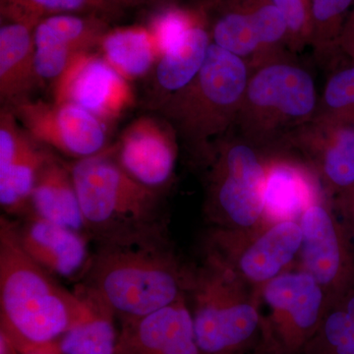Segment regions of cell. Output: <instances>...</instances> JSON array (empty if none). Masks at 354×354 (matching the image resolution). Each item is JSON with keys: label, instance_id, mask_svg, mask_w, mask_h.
Instances as JSON below:
<instances>
[{"label": "cell", "instance_id": "cell-1", "mask_svg": "<svg viewBox=\"0 0 354 354\" xmlns=\"http://www.w3.org/2000/svg\"><path fill=\"white\" fill-rule=\"evenodd\" d=\"M97 311L27 255L16 221L1 215L0 332L18 353L60 354L58 339Z\"/></svg>", "mask_w": 354, "mask_h": 354}, {"label": "cell", "instance_id": "cell-2", "mask_svg": "<svg viewBox=\"0 0 354 354\" xmlns=\"http://www.w3.org/2000/svg\"><path fill=\"white\" fill-rule=\"evenodd\" d=\"M192 274L193 266L177 257L169 239L101 243L76 281L75 292L122 322L187 297Z\"/></svg>", "mask_w": 354, "mask_h": 354}, {"label": "cell", "instance_id": "cell-3", "mask_svg": "<svg viewBox=\"0 0 354 354\" xmlns=\"http://www.w3.org/2000/svg\"><path fill=\"white\" fill-rule=\"evenodd\" d=\"M70 169L90 239L97 244L169 239L162 192L129 176L116 162L111 146L73 160Z\"/></svg>", "mask_w": 354, "mask_h": 354}, {"label": "cell", "instance_id": "cell-4", "mask_svg": "<svg viewBox=\"0 0 354 354\" xmlns=\"http://www.w3.org/2000/svg\"><path fill=\"white\" fill-rule=\"evenodd\" d=\"M249 75L245 60L212 43L196 77L156 111L200 167L214 144L234 129Z\"/></svg>", "mask_w": 354, "mask_h": 354}, {"label": "cell", "instance_id": "cell-5", "mask_svg": "<svg viewBox=\"0 0 354 354\" xmlns=\"http://www.w3.org/2000/svg\"><path fill=\"white\" fill-rule=\"evenodd\" d=\"M292 55L283 51L250 67L232 130L264 152L281 148L290 133L318 113L315 79Z\"/></svg>", "mask_w": 354, "mask_h": 354}, {"label": "cell", "instance_id": "cell-6", "mask_svg": "<svg viewBox=\"0 0 354 354\" xmlns=\"http://www.w3.org/2000/svg\"><path fill=\"white\" fill-rule=\"evenodd\" d=\"M187 299L202 354L239 353L264 330L259 291L211 254L193 266Z\"/></svg>", "mask_w": 354, "mask_h": 354}, {"label": "cell", "instance_id": "cell-7", "mask_svg": "<svg viewBox=\"0 0 354 354\" xmlns=\"http://www.w3.org/2000/svg\"><path fill=\"white\" fill-rule=\"evenodd\" d=\"M267 165L268 152L237 134L214 144L202 167L206 169L204 213L213 227L250 230L263 225Z\"/></svg>", "mask_w": 354, "mask_h": 354}, {"label": "cell", "instance_id": "cell-8", "mask_svg": "<svg viewBox=\"0 0 354 354\" xmlns=\"http://www.w3.org/2000/svg\"><path fill=\"white\" fill-rule=\"evenodd\" d=\"M302 232L295 221L263 223L250 230L213 227L204 252L227 265L256 290L297 265Z\"/></svg>", "mask_w": 354, "mask_h": 354}, {"label": "cell", "instance_id": "cell-9", "mask_svg": "<svg viewBox=\"0 0 354 354\" xmlns=\"http://www.w3.org/2000/svg\"><path fill=\"white\" fill-rule=\"evenodd\" d=\"M213 6L212 43L249 66L288 50V26L272 0H215Z\"/></svg>", "mask_w": 354, "mask_h": 354}, {"label": "cell", "instance_id": "cell-10", "mask_svg": "<svg viewBox=\"0 0 354 354\" xmlns=\"http://www.w3.org/2000/svg\"><path fill=\"white\" fill-rule=\"evenodd\" d=\"M266 323L286 354H302L315 335L329 297L313 277L295 267L260 290Z\"/></svg>", "mask_w": 354, "mask_h": 354}, {"label": "cell", "instance_id": "cell-11", "mask_svg": "<svg viewBox=\"0 0 354 354\" xmlns=\"http://www.w3.org/2000/svg\"><path fill=\"white\" fill-rule=\"evenodd\" d=\"M7 106L32 139L74 160L109 147L106 123L76 104L29 97Z\"/></svg>", "mask_w": 354, "mask_h": 354}, {"label": "cell", "instance_id": "cell-12", "mask_svg": "<svg viewBox=\"0 0 354 354\" xmlns=\"http://www.w3.org/2000/svg\"><path fill=\"white\" fill-rule=\"evenodd\" d=\"M302 241L295 267L320 283L329 298L354 278V242L332 198L315 203L298 221Z\"/></svg>", "mask_w": 354, "mask_h": 354}, {"label": "cell", "instance_id": "cell-13", "mask_svg": "<svg viewBox=\"0 0 354 354\" xmlns=\"http://www.w3.org/2000/svg\"><path fill=\"white\" fill-rule=\"evenodd\" d=\"M281 148L297 153L315 171L330 198L354 185V124L317 113L288 135Z\"/></svg>", "mask_w": 354, "mask_h": 354}, {"label": "cell", "instance_id": "cell-14", "mask_svg": "<svg viewBox=\"0 0 354 354\" xmlns=\"http://www.w3.org/2000/svg\"><path fill=\"white\" fill-rule=\"evenodd\" d=\"M53 102H70L94 114L106 125L135 104L129 81L102 55L88 51L72 60L53 84Z\"/></svg>", "mask_w": 354, "mask_h": 354}, {"label": "cell", "instance_id": "cell-15", "mask_svg": "<svg viewBox=\"0 0 354 354\" xmlns=\"http://www.w3.org/2000/svg\"><path fill=\"white\" fill-rule=\"evenodd\" d=\"M178 146L174 128L157 114L140 116L129 123L111 151L129 176L162 192L174 176Z\"/></svg>", "mask_w": 354, "mask_h": 354}, {"label": "cell", "instance_id": "cell-16", "mask_svg": "<svg viewBox=\"0 0 354 354\" xmlns=\"http://www.w3.org/2000/svg\"><path fill=\"white\" fill-rule=\"evenodd\" d=\"M55 155L30 136L9 106L0 111V205L7 216L31 212V197L39 171Z\"/></svg>", "mask_w": 354, "mask_h": 354}, {"label": "cell", "instance_id": "cell-17", "mask_svg": "<svg viewBox=\"0 0 354 354\" xmlns=\"http://www.w3.org/2000/svg\"><path fill=\"white\" fill-rule=\"evenodd\" d=\"M328 197L315 171L297 153L268 151L263 223L299 221L309 207Z\"/></svg>", "mask_w": 354, "mask_h": 354}, {"label": "cell", "instance_id": "cell-18", "mask_svg": "<svg viewBox=\"0 0 354 354\" xmlns=\"http://www.w3.org/2000/svg\"><path fill=\"white\" fill-rule=\"evenodd\" d=\"M115 354H202L187 297L122 321Z\"/></svg>", "mask_w": 354, "mask_h": 354}, {"label": "cell", "instance_id": "cell-19", "mask_svg": "<svg viewBox=\"0 0 354 354\" xmlns=\"http://www.w3.org/2000/svg\"><path fill=\"white\" fill-rule=\"evenodd\" d=\"M21 218L16 221L18 239L27 255L55 278L78 281L92 256L90 237L32 212Z\"/></svg>", "mask_w": 354, "mask_h": 354}, {"label": "cell", "instance_id": "cell-20", "mask_svg": "<svg viewBox=\"0 0 354 354\" xmlns=\"http://www.w3.org/2000/svg\"><path fill=\"white\" fill-rule=\"evenodd\" d=\"M104 34L94 24L70 14L41 21L34 29L35 65L41 85L55 82L79 55L100 46Z\"/></svg>", "mask_w": 354, "mask_h": 354}, {"label": "cell", "instance_id": "cell-21", "mask_svg": "<svg viewBox=\"0 0 354 354\" xmlns=\"http://www.w3.org/2000/svg\"><path fill=\"white\" fill-rule=\"evenodd\" d=\"M212 44L208 26H194L158 58L153 70L150 108L157 111L196 77Z\"/></svg>", "mask_w": 354, "mask_h": 354}, {"label": "cell", "instance_id": "cell-22", "mask_svg": "<svg viewBox=\"0 0 354 354\" xmlns=\"http://www.w3.org/2000/svg\"><path fill=\"white\" fill-rule=\"evenodd\" d=\"M41 85L35 65L32 25L13 22L0 28V100L2 106L31 97Z\"/></svg>", "mask_w": 354, "mask_h": 354}, {"label": "cell", "instance_id": "cell-23", "mask_svg": "<svg viewBox=\"0 0 354 354\" xmlns=\"http://www.w3.org/2000/svg\"><path fill=\"white\" fill-rule=\"evenodd\" d=\"M31 212L44 220L87 234L70 164L57 155L39 171L32 193Z\"/></svg>", "mask_w": 354, "mask_h": 354}, {"label": "cell", "instance_id": "cell-24", "mask_svg": "<svg viewBox=\"0 0 354 354\" xmlns=\"http://www.w3.org/2000/svg\"><path fill=\"white\" fill-rule=\"evenodd\" d=\"M100 48L102 57L129 82L150 74L158 59L152 35L142 28L109 32Z\"/></svg>", "mask_w": 354, "mask_h": 354}, {"label": "cell", "instance_id": "cell-25", "mask_svg": "<svg viewBox=\"0 0 354 354\" xmlns=\"http://www.w3.org/2000/svg\"><path fill=\"white\" fill-rule=\"evenodd\" d=\"M354 346V278L329 298L318 330L302 354H348Z\"/></svg>", "mask_w": 354, "mask_h": 354}, {"label": "cell", "instance_id": "cell-26", "mask_svg": "<svg viewBox=\"0 0 354 354\" xmlns=\"http://www.w3.org/2000/svg\"><path fill=\"white\" fill-rule=\"evenodd\" d=\"M353 3L354 0H311L309 46L319 60L332 62L341 55L342 30Z\"/></svg>", "mask_w": 354, "mask_h": 354}, {"label": "cell", "instance_id": "cell-27", "mask_svg": "<svg viewBox=\"0 0 354 354\" xmlns=\"http://www.w3.org/2000/svg\"><path fill=\"white\" fill-rule=\"evenodd\" d=\"M94 316L74 326L59 339L60 354H115L118 334L114 317L97 308Z\"/></svg>", "mask_w": 354, "mask_h": 354}, {"label": "cell", "instance_id": "cell-28", "mask_svg": "<svg viewBox=\"0 0 354 354\" xmlns=\"http://www.w3.org/2000/svg\"><path fill=\"white\" fill-rule=\"evenodd\" d=\"M319 113L341 118L354 124V62L337 67L330 73L320 95Z\"/></svg>", "mask_w": 354, "mask_h": 354}, {"label": "cell", "instance_id": "cell-29", "mask_svg": "<svg viewBox=\"0 0 354 354\" xmlns=\"http://www.w3.org/2000/svg\"><path fill=\"white\" fill-rule=\"evenodd\" d=\"M204 14L191 12L180 8H169L153 19L151 35L155 41L158 58L171 48L188 30L205 23Z\"/></svg>", "mask_w": 354, "mask_h": 354}, {"label": "cell", "instance_id": "cell-30", "mask_svg": "<svg viewBox=\"0 0 354 354\" xmlns=\"http://www.w3.org/2000/svg\"><path fill=\"white\" fill-rule=\"evenodd\" d=\"M288 26V48L290 53L304 50L310 43L311 0H272Z\"/></svg>", "mask_w": 354, "mask_h": 354}, {"label": "cell", "instance_id": "cell-31", "mask_svg": "<svg viewBox=\"0 0 354 354\" xmlns=\"http://www.w3.org/2000/svg\"><path fill=\"white\" fill-rule=\"evenodd\" d=\"M25 8L32 12L50 11V12H73L87 6H92L95 0H17Z\"/></svg>", "mask_w": 354, "mask_h": 354}, {"label": "cell", "instance_id": "cell-32", "mask_svg": "<svg viewBox=\"0 0 354 354\" xmlns=\"http://www.w3.org/2000/svg\"><path fill=\"white\" fill-rule=\"evenodd\" d=\"M335 211L354 242V185L333 198Z\"/></svg>", "mask_w": 354, "mask_h": 354}, {"label": "cell", "instance_id": "cell-33", "mask_svg": "<svg viewBox=\"0 0 354 354\" xmlns=\"http://www.w3.org/2000/svg\"><path fill=\"white\" fill-rule=\"evenodd\" d=\"M232 354H286V353L279 346L276 337L272 335L265 319L264 330H263L259 339L243 351Z\"/></svg>", "mask_w": 354, "mask_h": 354}, {"label": "cell", "instance_id": "cell-34", "mask_svg": "<svg viewBox=\"0 0 354 354\" xmlns=\"http://www.w3.org/2000/svg\"><path fill=\"white\" fill-rule=\"evenodd\" d=\"M339 50L346 59L354 62V3L342 30Z\"/></svg>", "mask_w": 354, "mask_h": 354}, {"label": "cell", "instance_id": "cell-35", "mask_svg": "<svg viewBox=\"0 0 354 354\" xmlns=\"http://www.w3.org/2000/svg\"><path fill=\"white\" fill-rule=\"evenodd\" d=\"M0 354H20L2 332H0Z\"/></svg>", "mask_w": 354, "mask_h": 354}, {"label": "cell", "instance_id": "cell-36", "mask_svg": "<svg viewBox=\"0 0 354 354\" xmlns=\"http://www.w3.org/2000/svg\"><path fill=\"white\" fill-rule=\"evenodd\" d=\"M348 354H354V346H353V348H351V351H349Z\"/></svg>", "mask_w": 354, "mask_h": 354}]
</instances>
